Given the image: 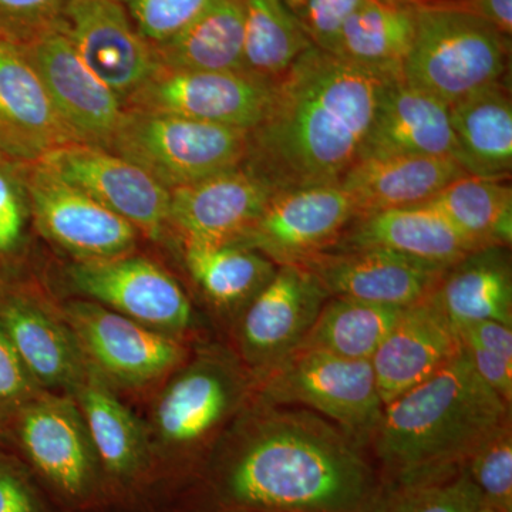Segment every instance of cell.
Here are the masks:
<instances>
[{
  "mask_svg": "<svg viewBox=\"0 0 512 512\" xmlns=\"http://www.w3.org/2000/svg\"><path fill=\"white\" fill-rule=\"evenodd\" d=\"M397 74L309 47L276 80L244 164L276 191L339 184L362 156L380 94Z\"/></svg>",
  "mask_w": 512,
  "mask_h": 512,
  "instance_id": "cell-1",
  "label": "cell"
},
{
  "mask_svg": "<svg viewBox=\"0 0 512 512\" xmlns=\"http://www.w3.org/2000/svg\"><path fill=\"white\" fill-rule=\"evenodd\" d=\"M229 436L224 491L271 512H370L377 481L362 444L325 417L255 397Z\"/></svg>",
  "mask_w": 512,
  "mask_h": 512,
  "instance_id": "cell-2",
  "label": "cell"
},
{
  "mask_svg": "<svg viewBox=\"0 0 512 512\" xmlns=\"http://www.w3.org/2000/svg\"><path fill=\"white\" fill-rule=\"evenodd\" d=\"M511 423V406L481 379L464 350L426 382L386 404L370 440L402 487L451 476Z\"/></svg>",
  "mask_w": 512,
  "mask_h": 512,
  "instance_id": "cell-3",
  "label": "cell"
},
{
  "mask_svg": "<svg viewBox=\"0 0 512 512\" xmlns=\"http://www.w3.org/2000/svg\"><path fill=\"white\" fill-rule=\"evenodd\" d=\"M416 30L402 77L447 106L503 80L510 42L478 16L443 6L413 5Z\"/></svg>",
  "mask_w": 512,
  "mask_h": 512,
  "instance_id": "cell-4",
  "label": "cell"
},
{
  "mask_svg": "<svg viewBox=\"0 0 512 512\" xmlns=\"http://www.w3.org/2000/svg\"><path fill=\"white\" fill-rule=\"evenodd\" d=\"M248 130L124 109L110 151L173 191L245 163Z\"/></svg>",
  "mask_w": 512,
  "mask_h": 512,
  "instance_id": "cell-5",
  "label": "cell"
},
{
  "mask_svg": "<svg viewBox=\"0 0 512 512\" xmlns=\"http://www.w3.org/2000/svg\"><path fill=\"white\" fill-rule=\"evenodd\" d=\"M255 380L258 399L311 410L365 447L382 419L384 404L370 360L295 349Z\"/></svg>",
  "mask_w": 512,
  "mask_h": 512,
  "instance_id": "cell-6",
  "label": "cell"
},
{
  "mask_svg": "<svg viewBox=\"0 0 512 512\" xmlns=\"http://www.w3.org/2000/svg\"><path fill=\"white\" fill-rule=\"evenodd\" d=\"M247 370L227 353L208 350L175 373L154 409L158 439L191 450L218 436L255 390V377Z\"/></svg>",
  "mask_w": 512,
  "mask_h": 512,
  "instance_id": "cell-7",
  "label": "cell"
},
{
  "mask_svg": "<svg viewBox=\"0 0 512 512\" xmlns=\"http://www.w3.org/2000/svg\"><path fill=\"white\" fill-rule=\"evenodd\" d=\"M274 84L248 72L157 66L146 82L124 101V109L251 131L264 119Z\"/></svg>",
  "mask_w": 512,
  "mask_h": 512,
  "instance_id": "cell-8",
  "label": "cell"
},
{
  "mask_svg": "<svg viewBox=\"0 0 512 512\" xmlns=\"http://www.w3.org/2000/svg\"><path fill=\"white\" fill-rule=\"evenodd\" d=\"M63 313L84 359L106 382L147 386L177 369L187 355L168 333L89 299L67 303Z\"/></svg>",
  "mask_w": 512,
  "mask_h": 512,
  "instance_id": "cell-9",
  "label": "cell"
},
{
  "mask_svg": "<svg viewBox=\"0 0 512 512\" xmlns=\"http://www.w3.org/2000/svg\"><path fill=\"white\" fill-rule=\"evenodd\" d=\"M357 217L339 184L278 190L235 244L259 252L276 266H303L332 251Z\"/></svg>",
  "mask_w": 512,
  "mask_h": 512,
  "instance_id": "cell-10",
  "label": "cell"
},
{
  "mask_svg": "<svg viewBox=\"0 0 512 512\" xmlns=\"http://www.w3.org/2000/svg\"><path fill=\"white\" fill-rule=\"evenodd\" d=\"M25 181L37 228L77 262L117 258L136 248L138 231L130 222L42 161L25 165Z\"/></svg>",
  "mask_w": 512,
  "mask_h": 512,
  "instance_id": "cell-11",
  "label": "cell"
},
{
  "mask_svg": "<svg viewBox=\"0 0 512 512\" xmlns=\"http://www.w3.org/2000/svg\"><path fill=\"white\" fill-rule=\"evenodd\" d=\"M20 47L39 73L74 143L110 150L123 103L80 59L60 26Z\"/></svg>",
  "mask_w": 512,
  "mask_h": 512,
  "instance_id": "cell-12",
  "label": "cell"
},
{
  "mask_svg": "<svg viewBox=\"0 0 512 512\" xmlns=\"http://www.w3.org/2000/svg\"><path fill=\"white\" fill-rule=\"evenodd\" d=\"M328 299L308 269L276 268L268 284L242 309L239 320V350L255 379L298 348Z\"/></svg>",
  "mask_w": 512,
  "mask_h": 512,
  "instance_id": "cell-13",
  "label": "cell"
},
{
  "mask_svg": "<svg viewBox=\"0 0 512 512\" xmlns=\"http://www.w3.org/2000/svg\"><path fill=\"white\" fill-rule=\"evenodd\" d=\"M73 288L89 301L128 319L171 333L192 323V306L180 284L144 256L131 254L70 266Z\"/></svg>",
  "mask_w": 512,
  "mask_h": 512,
  "instance_id": "cell-14",
  "label": "cell"
},
{
  "mask_svg": "<svg viewBox=\"0 0 512 512\" xmlns=\"http://www.w3.org/2000/svg\"><path fill=\"white\" fill-rule=\"evenodd\" d=\"M42 163L87 192L151 239L168 227L170 191L146 171L106 148L70 143L57 148Z\"/></svg>",
  "mask_w": 512,
  "mask_h": 512,
  "instance_id": "cell-15",
  "label": "cell"
},
{
  "mask_svg": "<svg viewBox=\"0 0 512 512\" xmlns=\"http://www.w3.org/2000/svg\"><path fill=\"white\" fill-rule=\"evenodd\" d=\"M59 26L80 59L119 96L123 107L157 69L153 45L138 33L117 0H72Z\"/></svg>",
  "mask_w": 512,
  "mask_h": 512,
  "instance_id": "cell-16",
  "label": "cell"
},
{
  "mask_svg": "<svg viewBox=\"0 0 512 512\" xmlns=\"http://www.w3.org/2000/svg\"><path fill=\"white\" fill-rule=\"evenodd\" d=\"M15 417L20 446L37 470L69 497L86 494L99 457L76 400L42 392Z\"/></svg>",
  "mask_w": 512,
  "mask_h": 512,
  "instance_id": "cell-17",
  "label": "cell"
},
{
  "mask_svg": "<svg viewBox=\"0 0 512 512\" xmlns=\"http://www.w3.org/2000/svg\"><path fill=\"white\" fill-rule=\"evenodd\" d=\"M302 268L315 275L329 298L397 308L426 298L447 271L443 266L380 248L332 249Z\"/></svg>",
  "mask_w": 512,
  "mask_h": 512,
  "instance_id": "cell-18",
  "label": "cell"
},
{
  "mask_svg": "<svg viewBox=\"0 0 512 512\" xmlns=\"http://www.w3.org/2000/svg\"><path fill=\"white\" fill-rule=\"evenodd\" d=\"M274 192L264 177L242 164L170 191L168 227L183 242L235 244Z\"/></svg>",
  "mask_w": 512,
  "mask_h": 512,
  "instance_id": "cell-19",
  "label": "cell"
},
{
  "mask_svg": "<svg viewBox=\"0 0 512 512\" xmlns=\"http://www.w3.org/2000/svg\"><path fill=\"white\" fill-rule=\"evenodd\" d=\"M461 350L456 326L434 291L404 308L370 359L384 406L426 382Z\"/></svg>",
  "mask_w": 512,
  "mask_h": 512,
  "instance_id": "cell-20",
  "label": "cell"
},
{
  "mask_svg": "<svg viewBox=\"0 0 512 512\" xmlns=\"http://www.w3.org/2000/svg\"><path fill=\"white\" fill-rule=\"evenodd\" d=\"M74 143L22 47L0 39V154L33 164Z\"/></svg>",
  "mask_w": 512,
  "mask_h": 512,
  "instance_id": "cell-21",
  "label": "cell"
},
{
  "mask_svg": "<svg viewBox=\"0 0 512 512\" xmlns=\"http://www.w3.org/2000/svg\"><path fill=\"white\" fill-rule=\"evenodd\" d=\"M0 328L43 392H76L89 363L64 320L29 296L5 292L0 293Z\"/></svg>",
  "mask_w": 512,
  "mask_h": 512,
  "instance_id": "cell-22",
  "label": "cell"
},
{
  "mask_svg": "<svg viewBox=\"0 0 512 512\" xmlns=\"http://www.w3.org/2000/svg\"><path fill=\"white\" fill-rule=\"evenodd\" d=\"M451 158L457 146L448 106L404 82L402 74L384 86L363 147V157Z\"/></svg>",
  "mask_w": 512,
  "mask_h": 512,
  "instance_id": "cell-23",
  "label": "cell"
},
{
  "mask_svg": "<svg viewBox=\"0 0 512 512\" xmlns=\"http://www.w3.org/2000/svg\"><path fill=\"white\" fill-rule=\"evenodd\" d=\"M380 248L450 268L476 245L430 205L356 217L333 249Z\"/></svg>",
  "mask_w": 512,
  "mask_h": 512,
  "instance_id": "cell-24",
  "label": "cell"
},
{
  "mask_svg": "<svg viewBox=\"0 0 512 512\" xmlns=\"http://www.w3.org/2000/svg\"><path fill=\"white\" fill-rule=\"evenodd\" d=\"M451 158L386 156L359 158L340 180L357 217L417 207L466 175Z\"/></svg>",
  "mask_w": 512,
  "mask_h": 512,
  "instance_id": "cell-25",
  "label": "cell"
},
{
  "mask_svg": "<svg viewBox=\"0 0 512 512\" xmlns=\"http://www.w3.org/2000/svg\"><path fill=\"white\" fill-rule=\"evenodd\" d=\"M456 138V161L470 175L510 180L512 103L503 83H495L448 106Z\"/></svg>",
  "mask_w": 512,
  "mask_h": 512,
  "instance_id": "cell-26",
  "label": "cell"
},
{
  "mask_svg": "<svg viewBox=\"0 0 512 512\" xmlns=\"http://www.w3.org/2000/svg\"><path fill=\"white\" fill-rule=\"evenodd\" d=\"M508 249L471 252L447 268L434 289L454 326L494 320L512 328V272Z\"/></svg>",
  "mask_w": 512,
  "mask_h": 512,
  "instance_id": "cell-27",
  "label": "cell"
},
{
  "mask_svg": "<svg viewBox=\"0 0 512 512\" xmlns=\"http://www.w3.org/2000/svg\"><path fill=\"white\" fill-rule=\"evenodd\" d=\"M244 0H211L187 28L153 46L158 66L181 70H244Z\"/></svg>",
  "mask_w": 512,
  "mask_h": 512,
  "instance_id": "cell-28",
  "label": "cell"
},
{
  "mask_svg": "<svg viewBox=\"0 0 512 512\" xmlns=\"http://www.w3.org/2000/svg\"><path fill=\"white\" fill-rule=\"evenodd\" d=\"M72 397L82 410L100 463L113 476H133L148 447V434L140 420L90 365Z\"/></svg>",
  "mask_w": 512,
  "mask_h": 512,
  "instance_id": "cell-29",
  "label": "cell"
},
{
  "mask_svg": "<svg viewBox=\"0 0 512 512\" xmlns=\"http://www.w3.org/2000/svg\"><path fill=\"white\" fill-rule=\"evenodd\" d=\"M416 30L413 5L390 6L366 0L340 30L333 55L360 66L402 74Z\"/></svg>",
  "mask_w": 512,
  "mask_h": 512,
  "instance_id": "cell-30",
  "label": "cell"
},
{
  "mask_svg": "<svg viewBox=\"0 0 512 512\" xmlns=\"http://www.w3.org/2000/svg\"><path fill=\"white\" fill-rule=\"evenodd\" d=\"M183 244L191 278L218 308L244 309L278 268L264 255L242 245L194 241Z\"/></svg>",
  "mask_w": 512,
  "mask_h": 512,
  "instance_id": "cell-31",
  "label": "cell"
},
{
  "mask_svg": "<svg viewBox=\"0 0 512 512\" xmlns=\"http://www.w3.org/2000/svg\"><path fill=\"white\" fill-rule=\"evenodd\" d=\"M507 181L466 174L426 204L443 214L477 248H510L512 190Z\"/></svg>",
  "mask_w": 512,
  "mask_h": 512,
  "instance_id": "cell-32",
  "label": "cell"
},
{
  "mask_svg": "<svg viewBox=\"0 0 512 512\" xmlns=\"http://www.w3.org/2000/svg\"><path fill=\"white\" fill-rule=\"evenodd\" d=\"M404 308L348 298H329L296 349L318 350L350 360H370Z\"/></svg>",
  "mask_w": 512,
  "mask_h": 512,
  "instance_id": "cell-33",
  "label": "cell"
},
{
  "mask_svg": "<svg viewBox=\"0 0 512 512\" xmlns=\"http://www.w3.org/2000/svg\"><path fill=\"white\" fill-rule=\"evenodd\" d=\"M244 70L276 82L313 46L285 0H244Z\"/></svg>",
  "mask_w": 512,
  "mask_h": 512,
  "instance_id": "cell-34",
  "label": "cell"
},
{
  "mask_svg": "<svg viewBox=\"0 0 512 512\" xmlns=\"http://www.w3.org/2000/svg\"><path fill=\"white\" fill-rule=\"evenodd\" d=\"M468 476L477 485L485 504L497 512L512 507V427L511 423L494 434L467 461Z\"/></svg>",
  "mask_w": 512,
  "mask_h": 512,
  "instance_id": "cell-35",
  "label": "cell"
},
{
  "mask_svg": "<svg viewBox=\"0 0 512 512\" xmlns=\"http://www.w3.org/2000/svg\"><path fill=\"white\" fill-rule=\"evenodd\" d=\"M483 495L466 468L451 476L402 487L389 512H477Z\"/></svg>",
  "mask_w": 512,
  "mask_h": 512,
  "instance_id": "cell-36",
  "label": "cell"
},
{
  "mask_svg": "<svg viewBox=\"0 0 512 512\" xmlns=\"http://www.w3.org/2000/svg\"><path fill=\"white\" fill-rule=\"evenodd\" d=\"M138 33L156 46L178 35L211 0H117Z\"/></svg>",
  "mask_w": 512,
  "mask_h": 512,
  "instance_id": "cell-37",
  "label": "cell"
},
{
  "mask_svg": "<svg viewBox=\"0 0 512 512\" xmlns=\"http://www.w3.org/2000/svg\"><path fill=\"white\" fill-rule=\"evenodd\" d=\"M32 218L25 164L0 154V258L16 254Z\"/></svg>",
  "mask_w": 512,
  "mask_h": 512,
  "instance_id": "cell-38",
  "label": "cell"
},
{
  "mask_svg": "<svg viewBox=\"0 0 512 512\" xmlns=\"http://www.w3.org/2000/svg\"><path fill=\"white\" fill-rule=\"evenodd\" d=\"M72 0H0V39L25 45L59 25Z\"/></svg>",
  "mask_w": 512,
  "mask_h": 512,
  "instance_id": "cell-39",
  "label": "cell"
},
{
  "mask_svg": "<svg viewBox=\"0 0 512 512\" xmlns=\"http://www.w3.org/2000/svg\"><path fill=\"white\" fill-rule=\"evenodd\" d=\"M365 2L366 0H303L302 12L296 19L313 45L332 52L346 20Z\"/></svg>",
  "mask_w": 512,
  "mask_h": 512,
  "instance_id": "cell-40",
  "label": "cell"
},
{
  "mask_svg": "<svg viewBox=\"0 0 512 512\" xmlns=\"http://www.w3.org/2000/svg\"><path fill=\"white\" fill-rule=\"evenodd\" d=\"M42 392L0 328V417L15 416Z\"/></svg>",
  "mask_w": 512,
  "mask_h": 512,
  "instance_id": "cell-41",
  "label": "cell"
},
{
  "mask_svg": "<svg viewBox=\"0 0 512 512\" xmlns=\"http://www.w3.org/2000/svg\"><path fill=\"white\" fill-rule=\"evenodd\" d=\"M463 345L471 365L478 375L491 389L494 390L508 406L512 403V362L505 357L477 348L473 345Z\"/></svg>",
  "mask_w": 512,
  "mask_h": 512,
  "instance_id": "cell-42",
  "label": "cell"
},
{
  "mask_svg": "<svg viewBox=\"0 0 512 512\" xmlns=\"http://www.w3.org/2000/svg\"><path fill=\"white\" fill-rule=\"evenodd\" d=\"M458 338L464 345L490 350L512 362V328L494 320H474L456 325Z\"/></svg>",
  "mask_w": 512,
  "mask_h": 512,
  "instance_id": "cell-43",
  "label": "cell"
},
{
  "mask_svg": "<svg viewBox=\"0 0 512 512\" xmlns=\"http://www.w3.org/2000/svg\"><path fill=\"white\" fill-rule=\"evenodd\" d=\"M0 512H39L35 494L22 474L0 461Z\"/></svg>",
  "mask_w": 512,
  "mask_h": 512,
  "instance_id": "cell-44",
  "label": "cell"
},
{
  "mask_svg": "<svg viewBox=\"0 0 512 512\" xmlns=\"http://www.w3.org/2000/svg\"><path fill=\"white\" fill-rule=\"evenodd\" d=\"M376 2L390 6H407L413 5V3L416 2V0H376Z\"/></svg>",
  "mask_w": 512,
  "mask_h": 512,
  "instance_id": "cell-45",
  "label": "cell"
},
{
  "mask_svg": "<svg viewBox=\"0 0 512 512\" xmlns=\"http://www.w3.org/2000/svg\"><path fill=\"white\" fill-rule=\"evenodd\" d=\"M477 512H497V511H495L493 507H490V505L483 503V505H481V507H480V510H478Z\"/></svg>",
  "mask_w": 512,
  "mask_h": 512,
  "instance_id": "cell-46",
  "label": "cell"
}]
</instances>
